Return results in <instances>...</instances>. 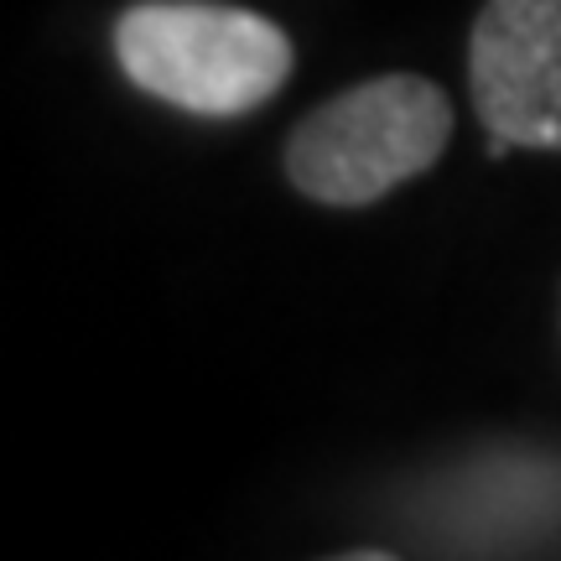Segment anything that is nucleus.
<instances>
[{"label":"nucleus","mask_w":561,"mask_h":561,"mask_svg":"<svg viewBox=\"0 0 561 561\" xmlns=\"http://www.w3.org/2000/svg\"><path fill=\"white\" fill-rule=\"evenodd\" d=\"M115 58L140 94L203 121L261 110L297 68L271 16L224 0H136L115 21Z\"/></svg>","instance_id":"1"},{"label":"nucleus","mask_w":561,"mask_h":561,"mask_svg":"<svg viewBox=\"0 0 561 561\" xmlns=\"http://www.w3.org/2000/svg\"><path fill=\"white\" fill-rule=\"evenodd\" d=\"M453 140V100L421 73H380L307 110L286 136V178L322 208H369L432 172Z\"/></svg>","instance_id":"2"},{"label":"nucleus","mask_w":561,"mask_h":561,"mask_svg":"<svg viewBox=\"0 0 561 561\" xmlns=\"http://www.w3.org/2000/svg\"><path fill=\"white\" fill-rule=\"evenodd\" d=\"M468 94L489 136L561 151V0H483L468 32Z\"/></svg>","instance_id":"3"}]
</instances>
